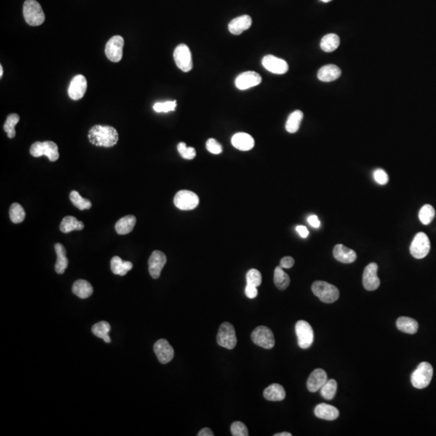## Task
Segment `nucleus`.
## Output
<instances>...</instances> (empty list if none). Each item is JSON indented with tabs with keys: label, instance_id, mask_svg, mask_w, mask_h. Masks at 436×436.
I'll use <instances>...</instances> for the list:
<instances>
[{
	"label": "nucleus",
	"instance_id": "f257e3e1",
	"mask_svg": "<svg viewBox=\"0 0 436 436\" xmlns=\"http://www.w3.org/2000/svg\"><path fill=\"white\" fill-rule=\"evenodd\" d=\"M90 142L96 146L112 147L118 143L119 135L116 128L108 126H94L88 132Z\"/></svg>",
	"mask_w": 436,
	"mask_h": 436
},
{
	"label": "nucleus",
	"instance_id": "f03ea898",
	"mask_svg": "<svg viewBox=\"0 0 436 436\" xmlns=\"http://www.w3.org/2000/svg\"><path fill=\"white\" fill-rule=\"evenodd\" d=\"M312 291L319 300L327 304H332L340 298V291L336 286L325 281H315L312 284Z\"/></svg>",
	"mask_w": 436,
	"mask_h": 436
},
{
	"label": "nucleus",
	"instance_id": "7ed1b4c3",
	"mask_svg": "<svg viewBox=\"0 0 436 436\" xmlns=\"http://www.w3.org/2000/svg\"><path fill=\"white\" fill-rule=\"evenodd\" d=\"M23 13L28 24L31 26H40L46 20L42 6L36 0H26L24 4Z\"/></svg>",
	"mask_w": 436,
	"mask_h": 436
},
{
	"label": "nucleus",
	"instance_id": "20e7f679",
	"mask_svg": "<svg viewBox=\"0 0 436 436\" xmlns=\"http://www.w3.org/2000/svg\"><path fill=\"white\" fill-rule=\"evenodd\" d=\"M433 368L428 362H422L411 375V384L416 388H426L433 378Z\"/></svg>",
	"mask_w": 436,
	"mask_h": 436
},
{
	"label": "nucleus",
	"instance_id": "39448f33",
	"mask_svg": "<svg viewBox=\"0 0 436 436\" xmlns=\"http://www.w3.org/2000/svg\"><path fill=\"white\" fill-rule=\"evenodd\" d=\"M30 154L36 158L46 156L51 162L57 161L59 158L58 147L56 143L50 140L34 143L30 148Z\"/></svg>",
	"mask_w": 436,
	"mask_h": 436
},
{
	"label": "nucleus",
	"instance_id": "423d86ee",
	"mask_svg": "<svg viewBox=\"0 0 436 436\" xmlns=\"http://www.w3.org/2000/svg\"><path fill=\"white\" fill-rule=\"evenodd\" d=\"M237 336L234 327L230 322H223L220 325L216 336L218 345L232 350L237 345Z\"/></svg>",
	"mask_w": 436,
	"mask_h": 436
},
{
	"label": "nucleus",
	"instance_id": "0eeeda50",
	"mask_svg": "<svg viewBox=\"0 0 436 436\" xmlns=\"http://www.w3.org/2000/svg\"><path fill=\"white\" fill-rule=\"evenodd\" d=\"M252 340L256 345L264 349H272L275 346V338L272 332L264 326H260L253 330Z\"/></svg>",
	"mask_w": 436,
	"mask_h": 436
},
{
	"label": "nucleus",
	"instance_id": "6e6552de",
	"mask_svg": "<svg viewBox=\"0 0 436 436\" xmlns=\"http://www.w3.org/2000/svg\"><path fill=\"white\" fill-rule=\"evenodd\" d=\"M199 203L198 196L195 192L188 190L178 192L174 198V206L178 210L184 211L195 210L199 206Z\"/></svg>",
	"mask_w": 436,
	"mask_h": 436
},
{
	"label": "nucleus",
	"instance_id": "1a4fd4ad",
	"mask_svg": "<svg viewBox=\"0 0 436 436\" xmlns=\"http://www.w3.org/2000/svg\"><path fill=\"white\" fill-rule=\"evenodd\" d=\"M430 242L426 234L420 232L416 235L410 245L411 256L418 260L424 258L430 252Z\"/></svg>",
	"mask_w": 436,
	"mask_h": 436
},
{
	"label": "nucleus",
	"instance_id": "9d476101",
	"mask_svg": "<svg viewBox=\"0 0 436 436\" xmlns=\"http://www.w3.org/2000/svg\"><path fill=\"white\" fill-rule=\"evenodd\" d=\"M295 329L299 346L302 349L310 348L314 340V334L310 323L303 320L298 321L296 323Z\"/></svg>",
	"mask_w": 436,
	"mask_h": 436
},
{
	"label": "nucleus",
	"instance_id": "9b49d317",
	"mask_svg": "<svg viewBox=\"0 0 436 436\" xmlns=\"http://www.w3.org/2000/svg\"><path fill=\"white\" fill-rule=\"evenodd\" d=\"M174 59L178 68L184 72H188L192 69V58L188 46L180 44L174 51Z\"/></svg>",
	"mask_w": 436,
	"mask_h": 436
},
{
	"label": "nucleus",
	"instance_id": "f8f14e48",
	"mask_svg": "<svg viewBox=\"0 0 436 436\" xmlns=\"http://www.w3.org/2000/svg\"><path fill=\"white\" fill-rule=\"evenodd\" d=\"M124 44V38L122 36H112L107 42L105 46V54L110 61L118 62L122 60Z\"/></svg>",
	"mask_w": 436,
	"mask_h": 436
},
{
	"label": "nucleus",
	"instance_id": "ddd939ff",
	"mask_svg": "<svg viewBox=\"0 0 436 436\" xmlns=\"http://www.w3.org/2000/svg\"><path fill=\"white\" fill-rule=\"evenodd\" d=\"M378 266L376 262H371L364 270L363 286L368 291L378 290L380 281L378 276Z\"/></svg>",
	"mask_w": 436,
	"mask_h": 436
},
{
	"label": "nucleus",
	"instance_id": "4468645a",
	"mask_svg": "<svg viewBox=\"0 0 436 436\" xmlns=\"http://www.w3.org/2000/svg\"><path fill=\"white\" fill-rule=\"evenodd\" d=\"M88 88V82L82 74H78L72 78L68 88V94L70 98L73 100H78L82 99L86 93Z\"/></svg>",
	"mask_w": 436,
	"mask_h": 436
},
{
	"label": "nucleus",
	"instance_id": "2eb2a0df",
	"mask_svg": "<svg viewBox=\"0 0 436 436\" xmlns=\"http://www.w3.org/2000/svg\"><path fill=\"white\" fill-rule=\"evenodd\" d=\"M262 82V77L260 74L254 72H246L242 73L235 80V86L239 90H248L253 86H258Z\"/></svg>",
	"mask_w": 436,
	"mask_h": 436
},
{
	"label": "nucleus",
	"instance_id": "dca6fc26",
	"mask_svg": "<svg viewBox=\"0 0 436 436\" xmlns=\"http://www.w3.org/2000/svg\"><path fill=\"white\" fill-rule=\"evenodd\" d=\"M154 352L160 363L166 364L174 358V349L170 346L168 340L162 338L158 340L154 346Z\"/></svg>",
	"mask_w": 436,
	"mask_h": 436
},
{
	"label": "nucleus",
	"instance_id": "f3484780",
	"mask_svg": "<svg viewBox=\"0 0 436 436\" xmlns=\"http://www.w3.org/2000/svg\"><path fill=\"white\" fill-rule=\"evenodd\" d=\"M166 264V256L164 252L154 250L151 254L148 261V264H149L150 274L153 279L160 278L162 270Z\"/></svg>",
	"mask_w": 436,
	"mask_h": 436
},
{
	"label": "nucleus",
	"instance_id": "a211bd4d",
	"mask_svg": "<svg viewBox=\"0 0 436 436\" xmlns=\"http://www.w3.org/2000/svg\"><path fill=\"white\" fill-rule=\"evenodd\" d=\"M262 64L265 69L276 74H284L288 70V65L283 59L275 57L273 55H266L262 60Z\"/></svg>",
	"mask_w": 436,
	"mask_h": 436
},
{
	"label": "nucleus",
	"instance_id": "6ab92c4d",
	"mask_svg": "<svg viewBox=\"0 0 436 436\" xmlns=\"http://www.w3.org/2000/svg\"><path fill=\"white\" fill-rule=\"evenodd\" d=\"M328 380L327 374L323 369L317 368L312 372L307 382V388L311 392H315L321 390L326 382Z\"/></svg>",
	"mask_w": 436,
	"mask_h": 436
},
{
	"label": "nucleus",
	"instance_id": "aec40b11",
	"mask_svg": "<svg viewBox=\"0 0 436 436\" xmlns=\"http://www.w3.org/2000/svg\"><path fill=\"white\" fill-rule=\"evenodd\" d=\"M252 20L250 16L244 15L237 17L228 24V31L234 35H240L252 26Z\"/></svg>",
	"mask_w": 436,
	"mask_h": 436
},
{
	"label": "nucleus",
	"instance_id": "412c9836",
	"mask_svg": "<svg viewBox=\"0 0 436 436\" xmlns=\"http://www.w3.org/2000/svg\"><path fill=\"white\" fill-rule=\"evenodd\" d=\"M334 257L342 264H352L356 260V253L353 250L346 248L342 244H338L333 250Z\"/></svg>",
	"mask_w": 436,
	"mask_h": 436
},
{
	"label": "nucleus",
	"instance_id": "4be33fe9",
	"mask_svg": "<svg viewBox=\"0 0 436 436\" xmlns=\"http://www.w3.org/2000/svg\"><path fill=\"white\" fill-rule=\"evenodd\" d=\"M231 142L236 149L242 151L250 150L254 146V138L246 132H238L234 135Z\"/></svg>",
	"mask_w": 436,
	"mask_h": 436
},
{
	"label": "nucleus",
	"instance_id": "5701e85b",
	"mask_svg": "<svg viewBox=\"0 0 436 436\" xmlns=\"http://www.w3.org/2000/svg\"><path fill=\"white\" fill-rule=\"evenodd\" d=\"M315 416L322 420L333 421L340 416V411L333 406L328 405L326 403L319 404L314 409Z\"/></svg>",
	"mask_w": 436,
	"mask_h": 436
},
{
	"label": "nucleus",
	"instance_id": "b1692460",
	"mask_svg": "<svg viewBox=\"0 0 436 436\" xmlns=\"http://www.w3.org/2000/svg\"><path fill=\"white\" fill-rule=\"evenodd\" d=\"M341 70L336 65H326L319 69L318 78L322 82H332L341 76Z\"/></svg>",
	"mask_w": 436,
	"mask_h": 436
},
{
	"label": "nucleus",
	"instance_id": "393cba45",
	"mask_svg": "<svg viewBox=\"0 0 436 436\" xmlns=\"http://www.w3.org/2000/svg\"><path fill=\"white\" fill-rule=\"evenodd\" d=\"M286 390L279 384H272L266 387L264 391L265 399L272 402H280L286 398Z\"/></svg>",
	"mask_w": 436,
	"mask_h": 436
},
{
	"label": "nucleus",
	"instance_id": "a878e982",
	"mask_svg": "<svg viewBox=\"0 0 436 436\" xmlns=\"http://www.w3.org/2000/svg\"><path fill=\"white\" fill-rule=\"evenodd\" d=\"M72 292L81 299H86L92 295L93 288L88 281L78 280L74 283Z\"/></svg>",
	"mask_w": 436,
	"mask_h": 436
},
{
	"label": "nucleus",
	"instance_id": "bb28decb",
	"mask_svg": "<svg viewBox=\"0 0 436 436\" xmlns=\"http://www.w3.org/2000/svg\"><path fill=\"white\" fill-rule=\"evenodd\" d=\"M55 252L57 254V262L55 264V270L58 274H63L65 272L68 266V257H66V250L62 244H57L54 246Z\"/></svg>",
	"mask_w": 436,
	"mask_h": 436
},
{
	"label": "nucleus",
	"instance_id": "cd10ccee",
	"mask_svg": "<svg viewBox=\"0 0 436 436\" xmlns=\"http://www.w3.org/2000/svg\"><path fill=\"white\" fill-rule=\"evenodd\" d=\"M136 219L132 215H128L120 218L115 226L116 233L120 235L127 234L132 231L136 224Z\"/></svg>",
	"mask_w": 436,
	"mask_h": 436
},
{
	"label": "nucleus",
	"instance_id": "c85d7f7f",
	"mask_svg": "<svg viewBox=\"0 0 436 436\" xmlns=\"http://www.w3.org/2000/svg\"><path fill=\"white\" fill-rule=\"evenodd\" d=\"M132 268V264L130 261H123L118 256H114L111 260V270L114 274L126 276L128 270Z\"/></svg>",
	"mask_w": 436,
	"mask_h": 436
},
{
	"label": "nucleus",
	"instance_id": "c756f323",
	"mask_svg": "<svg viewBox=\"0 0 436 436\" xmlns=\"http://www.w3.org/2000/svg\"><path fill=\"white\" fill-rule=\"evenodd\" d=\"M396 327L400 332L414 334L418 332V323L414 319L408 317H400L396 322Z\"/></svg>",
	"mask_w": 436,
	"mask_h": 436
},
{
	"label": "nucleus",
	"instance_id": "7c9ffc66",
	"mask_svg": "<svg viewBox=\"0 0 436 436\" xmlns=\"http://www.w3.org/2000/svg\"><path fill=\"white\" fill-rule=\"evenodd\" d=\"M84 224L77 220L74 216H68L63 218L60 224V230L62 233H70L74 230H82Z\"/></svg>",
	"mask_w": 436,
	"mask_h": 436
},
{
	"label": "nucleus",
	"instance_id": "2f4dec72",
	"mask_svg": "<svg viewBox=\"0 0 436 436\" xmlns=\"http://www.w3.org/2000/svg\"><path fill=\"white\" fill-rule=\"evenodd\" d=\"M304 114L300 110H296L290 114L286 122V128L290 134H295L300 128Z\"/></svg>",
	"mask_w": 436,
	"mask_h": 436
},
{
	"label": "nucleus",
	"instance_id": "473e14b6",
	"mask_svg": "<svg viewBox=\"0 0 436 436\" xmlns=\"http://www.w3.org/2000/svg\"><path fill=\"white\" fill-rule=\"evenodd\" d=\"M340 39L338 35L334 34H327L321 40L322 50L326 52H333L340 46Z\"/></svg>",
	"mask_w": 436,
	"mask_h": 436
},
{
	"label": "nucleus",
	"instance_id": "72a5a7b5",
	"mask_svg": "<svg viewBox=\"0 0 436 436\" xmlns=\"http://www.w3.org/2000/svg\"><path fill=\"white\" fill-rule=\"evenodd\" d=\"M110 330H111V326L108 322H100L93 326L92 332L94 334V336L100 338L102 340H104L105 342L109 344V342H111V338L108 336Z\"/></svg>",
	"mask_w": 436,
	"mask_h": 436
},
{
	"label": "nucleus",
	"instance_id": "f704fd0d",
	"mask_svg": "<svg viewBox=\"0 0 436 436\" xmlns=\"http://www.w3.org/2000/svg\"><path fill=\"white\" fill-rule=\"evenodd\" d=\"M274 283L279 290H284L288 287L290 284V278L287 273L284 272L283 268L278 266L276 268L274 272Z\"/></svg>",
	"mask_w": 436,
	"mask_h": 436
},
{
	"label": "nucleus",
	"instance_id": "c9c22d12",
	"mask_svg": "<svg viewBox=\"0 0 436 436\" xmlns=\"http://www.w3.org/2000/svg\"><path fill=\"white\" fill-rule=\"evenodd\" d=\"M70 199L74 206L80 210H90L92 208V202L88 199H84L78 192L73 191L70 194Z\"/></svg>",
	"mask_w": 436,
	"mask_h": 436
},
{
	"label": "nucleus",
	"instance_id": "e433bc0d",
	"mask_svg": "<svg viewBox=\"0 0 436 436\" xmlns=\"http://www.w3.org/2000/svg\"><path fill=\"white\" fill-rule=\"evenodd\" d=\"M10 220L15 224H19L22 222L26 218V212L23 207L18 203H14L10 206L9 210Z\"/></svg>",
	"mask_w": 436,
	"mask_h": 436
},
{
	"label": "nucleus",
	"instance_id": "4c0bfd02",
	"mask_svg": "<svg viewBox=\"0 0 436 436\" xmlns=\"http://www.w3.org/2000/svg\"><path fill=\"white\" fill-rule=\"evenodd\" d=\"M337 382L336 380H327L326 384L321 388V395L326 400H332L337 392Z\"/></svg>",
	"mask_w": 436,
	"mask_h": 436
},
{
	"label": "nucleus",
	"instance_id": "58836bf2",
	"mask_svg": "<svg viewBox=\"0 0 436 436\" xmlns=\"http://www.w3.org/2000/svg\"><path fill=\"white\" fill-rule=\"evenodd\" d=\"M20 116L17 114H10L6 118V122L4 126V130L8 134L9 138H13L16 136L15 126L19 122Z\"/></svg>",
	"mask_w": 436,
	"mask_h": 436
},
{
	"label": "nucleus",
	"instance_id": "ea45409f",
	"mask_svg": "<svg viewBox=\"0 0 436 436\" xmlns=\"http://www.w3.org/2000/svg\"><path fill=\"white\" fill-rule=\"evenodd\" d=\"M434 215H436L434 208L430 204H425L420 210L418 218L422 224H429L434 219Z\"/></svg>",
	"mask_w": 436,
	"mask_h": 436
},
{
	"label": "nucleus",
	"instance_id": "a19ab883",
	"mask_svg": "<svg viewBox=\"0 0 436 436\" xmlns=\"http://www.w3.org/2000/svg\"><path fill=\"white\" fill-rule=\"evenodd\" d=\"M177 149L181 157L184 160H192L196 156V150L193 147H188L184 142L178 143Z\"/></svg>",
	"mask_w": 436,
	"mask_h": 436
},
{
	"label": "nucleus",
	"instance_id": "79ce46f5",
	"mask_svg": "<svg viewBox=\"0 0 436 436\" xmlns=\"http://www.w3.org/2000/svg\"><path fill=\"white\" fill-rule=\"evenodd\" d=\"M246 282L250 286L258 287L262 283V275L257 269H250L246 274Z\"/></svg>",
	"mask_w": 436,
	"mask_h": 436
},
{
	"label": "nucleus",
	"instance_id": "37998d69",
	"mask_svg": "<svg viewBox=\"0 0 436 436\" xmlns=\"http://www.w3.org/2000/svg\"><path fill=\"white\" fill-rule=\"evenodd\" d=\"M177 104L176 101H166L164 103H156L154 105V110L156 112H169L174 111L176 108Z\"/></svg>",
	"mask_w": 436,
	"mask_h": 436
},
{
	"label": "nucleus",
	"instance_id": "c03bdc74",
	"mask_svg": "<svg viewBox=\"0 0 436 436\" xmlns=\"http://www.w3.org/2000/svg\"><path fill=\"white\" fill-rule=\"evenodd\" d=\"M230 430L231 433H232L234 436H249L248 428L242 422L237 421L233 422L232 425H231Z\"/></svg>",
	"mask_w": 436,
	"mask_h": 436
},
{
	"label": "nucleus",
	"instance_id": "a18cd8bd",
	"mask_svg": "<svg viewBox=\"0 0 436 436\" xmlns=\"http://www.w3.org/2000/svg\"><path fill=\"white\" fill-rule=\"evenodd\" d=\"M206 148L210 153L214 154H219L222 152V146L218 140L214 138H210L206 142Z\"/></svg>",
	"mask_w": 436,
	"mask_h": 436
},
{
	"label": "nucleus",
	"instance_id": "49530a36",
	"mask_svg": "<svg viewBox=\"0 0 436 436\" xmlns=\"http://www.w3.org/2000/svg\"><path fill=\"white\" fill-rule=\"evenodd\" d=\"M374 176L376 182L379 184L386 185L388 184V174L384 170H382V169H376L374 172Z\"/></svg>",
	"mask_w": 436,
	"mask_h": 436
},
{
	"label": "nucleus",
	"instance_id": "de8ad7c7",
	"mask_svg": "<svg viewBox=\"0 0 436 436\" xmlns=\"http://www.w3.org/2000/svg\"><path fill=\"white\" fill-rule=\"evenodd\" d=\"M245 294L246 296H248L250 299H253V298H256L257 295H258V290H257V287L253 286H250V284H246L245 288Z\"/></svg>",
	"mask_w": 436,
	"mask_h": 436
},
{
	"label": "nucleus",
	"instance_id": "09e8293b",
	"mask_svg": "<svg viewBox=\"0 0 436 436\" xmlns=\"http://www.w3.org/2000/svg\"><path fill=\"white\" fill-rule=\"evenodd\" d=\"M294 264H295V260H294V258H292L290 256H286L280 260V266L283 268H291L294 266Z\"/></svg>",
	"mask_w": 436,
	"mask_h": 436
},
{
	"label": "nucleus",
	"instance_id": "8fccbe9b",
	"mask_svg": "<svg viewBox=\"0 0 436 436\" xmlns=\"http://www.w3.org/2000/svg\"><path fill=\"white\" fill-rule=\"evenodd\" d=\"M308 222L310 224L311 226L314 227V228H318L321 224L320 220H318V218L316 215H311V216H308Z\"/></svg>",
	"mask_w": 436,
	"mask_h": 436
},
{
	"label": "nucleus",
	"instance_id": "3c124183",
	"mask_svg": "<svg viewBox=\"0 0 436 436\" xmlns=\"http://www.w3.org/2000/svg\"><path fill=\"white\" fill-rule=\"evenodd\" d=\"M296 230L298 233L300 234V237L304 238L308 237V230L306 227L304 226H296Z\"/></svg>",
	"mask_w": 436,
	"mask_h": 436
},
{
	"label": "nucleus",
	"instance_id": "603ef678",
	"mask_svg": "<svg viewBox=\"0 0 436 436\" xmlns=\"http://www.w3.org/2000/svg\"><path fill=\"white\" fill-rule=\"evenodd\" d=\"M198 436H214V434L212 433V430L208 428H204L202 430H200L199 433L198 434Z\"/></svg>",
	"mask_w": 436,
	"mask_h": 436
},
{
	"label": "nucleus",
	"instance_id": "864d4df0",
	"mask_svg": "<svg viewBox=\"0 0 436 436\" xmlns=\"http://www.w3.org/2000/svg\"><path fill=\"white\" fill-rule=\"evenodd\" d=\"M274 436H292V434L290 432H282V433H277L274 434Z\"/></svg>",
	"mask_w": 436,
	"mask_h": 436
},
{
	"label": "nucleus",
	"instance_id": "5fc2aeb1",
	"mask_svg": "<svg viewBox=\"0 0 436 436\" xmlns=\"http://www.w3.org/2000/svg\"><path fill=\"white\" fill-rule=\"evenodd\" d=\"M2 74H4V68H2V65L0 66V77L2 78Z\"/></svg>",
	"mask_w": 436,
	"mask_h": 436
},
{
	"label": "nucleus",
	"instance_id": "6e6d98bb",
	"mask_svg": "<svg viewBox=\"0 0 436 436\" xmlns=\"http://www.w3.org/2000/svg\"><path fill=\"white\" fill-rule=\"evenodd\" d=\"M320 1H322V2H330V1H332V0H320Z\"/></svg>",
	"mask_w": 436,
	"mask_h": 436
}]
</instances>
